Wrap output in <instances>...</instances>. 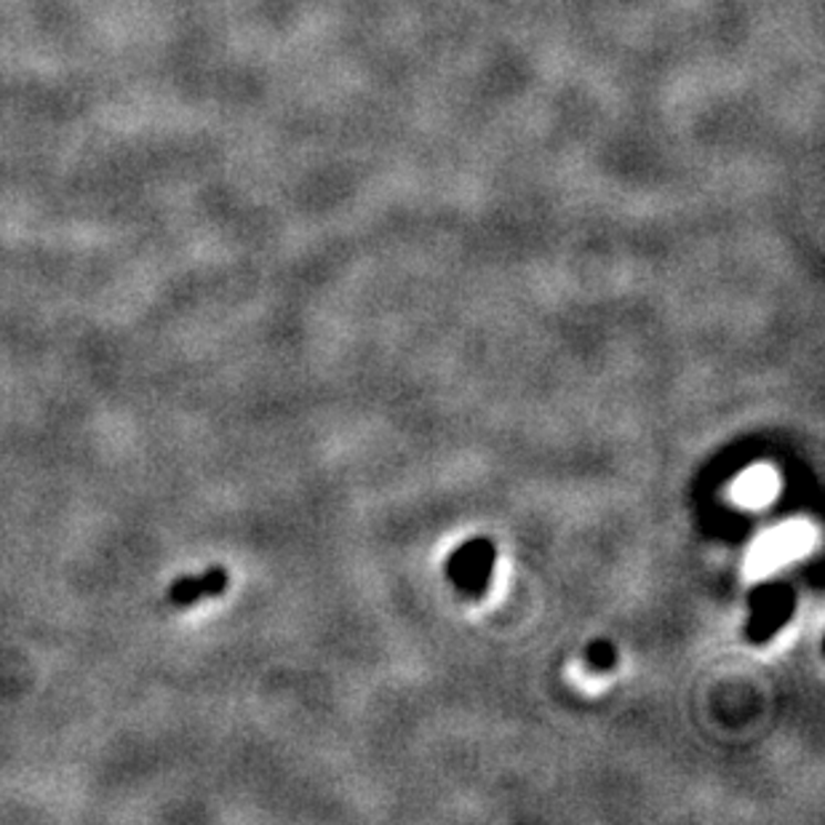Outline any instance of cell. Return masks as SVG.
I'll use <instances>...</instances> for the list:
<instances>
[{
	"mask_svg": "<svg viewBox=\"0 0 825 825\" xmlns=\"http://www.w3.org/2000/svg\"><path fill=\"white\" fill-rule=\"evenodd\" d=\"M777 486H781L777 473L772 471V467L759 465V467H751V471H745L743 476L735 481L732 495H735L738 503L745 505V508H764L766 503L775 499Z\"/></svg>",
	"mask_w": 825,
	"mask_h": 825,
	"instance_id": "3957f363",
	"label": "cell"
},
{
	"mask_svg": "<svg viewBox=\"0 0 825 825\" xmlns=\"http://www.w3.org/2000/svg\"><path fill=\"white\" fill-rule=\"evenodd\" d=\"M815 529L804 522L775 526V529H770L753 543L745 569H749L751 577H762L766 571L783 567V564L796 561L798 556H804L815 545Z\"/></svg>",
	"mask_w": 825,
	"mask_h": 825,
	"instance_id": "6da1fadb",
	"label": "cell"
},
{
	"mask_svg": "<svg viewBox=\"0 0 825 825\" xmlns=\"http://www.w3.org/2000/svg\"><path fill=\"white\" fill-rule=\"evenodd\" d=\"M791 612V596L783 590H766L762 601L756 604V620H753V633L770 636Z\"/></svg>",
	"mask_w": 825,
	"mask_h": 825,
	"instance_id": "5b68a950",
	"label": "cell"
},
{
	"mask_svg": "<svg viewBox=\"0 0 825 825\" xmlns=\"http://www.w3.org/2000/svg\"><path fill=\"white\" fill-rule=\"evenodd\" d=\"M227 582H230V577H227V571L223 567L206 569L204 575L179 577V580H174L172 588H168V601L182 609L193 607V604L200 599H212V596L225 594Z\"/></svg>",
	"mask_w": 825,
	"mask_h": 825,
	"instance_id": "7a4b0ae2",
	"label": "cell"
},
{
	"mask_svg": "<svg viewBox=\"0 0 825 825\" xmlns=\"http://www.w3.org/2000/svg\"><path fill=\"white\" fill-rule=\"evenodd\" d=\"M492 569V545L473 543L454 561V575L460 577V586L467 590H478L486 586V577Z\"/></svg>",
	"mask_w": 825,
	"mask_h": 825,
	"instance_id": "277c9868",
	"label": "cell"
}]
</instances>
